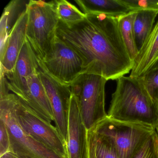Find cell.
<instances>
[{
  "instance_id": "cell-1",
  "label": "cell",
  "mask_w": 158,
  "mask_h": 158,
  "mask_svg": "<svg viewBox=\"0 0 158 158\" xmlns=\"http://www.w3.org/2000/svg\"><path fill=\"white\" fill-rule=\"evenodd\" d=\"M56 36L80 56L83 74L98 75L107 81L117 80L134 66L117 17L86 15L83 21L71 26L59 21Z\"/></svg>"
},
{
  "instance_id": "cell-2",
  "label": "cell",
  "mask_w": 158,
  "mask_h": 158,
  "mask_svg": "<svg viewBox=\"0 0 158 158\" xmlns=\"http://www.w3.org/2000/svg\"><path fill=\"white\" fill-rule=\"evenodd\" d=\"M117 80L108 116L121 122L154 127L158 122V108L146 91L139 77L123 76Z\"/></svg>"
},
{
  "instance_id": "cell-3",
  "label": "cell",
  "mask_w": 158,
  "mask_h": 158,
  "mask_svg": "<svg viewBox=\"0 0 158 158\" xmlns=\"http://www.w3.org/2000/svg\"><path fill=\"white\" fill-rule=\"evenodd\" d=\"M27 39L38 59L43 60L49 53L56 36L59 17L54 1H29Z\"/></svg>"
},
{
  "instance_id": "cell-4",
  "label": "cell",
  "mask_w": 158,
  "mask_h": 158,
  "mask_svg": "<svg viewBox=\"0 0 158 158\" xmlns=\"http://www.w3.org/2000/svg\"><path fill=\"white\" fill-rule=\"evenodd\" d=\"M104 77L82 74L70 85L78 101L83 122L88 130L95 127L108 116L105 109Z\"/></svg>"
},
{
  "instance_id": "cell-5",
  "label": "cell",
  "mask_w": 158,
  "mask_h": 158,
  "mask_svg": "<svg viewBox=\"0 0 158 158\" xmlns=\"http://www.w3.org/2000/svg\"><path fill=\"white\" fill-rule=\"evenodd\" d=\"M15 94L0 96V119L9 131L11 149L18 158H62L23 130L14 112Z\"/></svg>"
},
{
  "instance_id": "cell-6",
  "label": "cell",
  "mask_w": 158,
  "mask_h": 158,
  "mask_svg": "<svg viewBox=\"0 0 158 158\" xmlns=\"http://www.w3.org/2000/svg\"><path fill=\"white\" fill-rule=\"evenodd\" d=\"M94 129L97 133L110 139L119 158H134L147 139L155 130L150 126L121 122L108 116Z\"/></svg>"
},
{
  "instance_id": "cell-7",
  "label": "cell",
  "mask_w": 158,
  "mask_h": 158,
  "mask_svg": "<svg viewBox=\"0 0 158 158\" xmlns=\"http://www.w3.org/2000/svg\"><path fill=\"white\" fill-rule=\"evenodd\" d=\"M14 112L21 128L27 135L54 152L68 158L67 145L56 127L43 120L15 96Z\"/></svg>"
},
{
  "instance_id": "cell-8",
  "label": "cell",
  "mask_w": 158,
  "mask_h": 158,
  "mask_svg": "<svg viewBox=\"0 0 158 158\" xmlns=\"http://www.w3.org/2000/svg\"><path fill=\"white\" fill-rule=\"evenodd\" d=\"M39 60L49 74L67 85H71L84 72L80 56L57 36L49 53Z\"/></svg>"
},
{
  "instance_id": "cell-9",
  "label": "cell",
  "mask_w": 158,
  "mask_h": 158,
  "mask_svg": "<svg viewBox=\"0 0 158 158\" xmlns=\"http://www.w3.org/2000/svg\"><path fill=\"white\" fill-rule=\"evenodd\" d=\"M38 73L49 100L56 127L67 143L68 111L72 94L71 86L62 84L52 76L39 60Z\"/></svg>"
},
{
  "instance_id": "cell-10",
  "label": "cell",
  "mask_w": 158,
  "mask_h": 158,
  "mask_svg": "<svg viewBox=\"0 0 158 158\" xmlns=\"http://www.w3.org/2000/svg\"><path fill=\"white\" fill-rule=\"evenodd\" d=\"M38 66V59L26 39L13 70L5 75L9 89L22 101L26 98L30 80L37 71Z\"/></svg>"
},
{
  "instance_id": "cell-11",
  "label": "cell",
  "mask_w": 158,
  "mask_h": 158,
  "mask_svg": "<svg viewBox=\"0 0 158 158\" xmlns=\"http://www.w3.org/2000/svg\"><path fill=\"white\" fill-rule=\"evenodd\" d=\"M68 121V158H86L88 130L82 119L78 101L73 94L69 104Z\"/></svg>"
},
{
  "instance_id": "cell-12",
  "label": "cell",
  "mask_w": 158,
  "mask_h": 158,
  "mask_svg": "<svg viewBox=\"0 0 158 158\" xmlns=\"http://www.w3.org/2000/svg\"><path fill=\"white\" fill-rule=\"evenodd\" d=\"M28 15L24 13L11 30L4 49L0 53L1 73L3 74L13 70L27 39Z\"/></svg>"
},
{
  "instance_id": "cell-13",
  "label": "cell",
  "mask_w": 158,
  "mask_h": 158,
  "mask_svg": "<svg viewBox=\"0 0 158 158\" xmlns=\"http://www.w3.org/2000/svg\"><path fill=\"white\" fill-rule=\"evenodd\" d=\"M26 98L21 102L46 122H54L52 109L45 88L37 72L32 76Z\"/></svg>"
},
{
  "instance_id": "cell-14",
  "label": "cell",
  "mask_w": 158,
  "mask_h": 158,
  "mask_svg": "<svg viewBox=\"0 0 158 158\" xmlns=\"http://www.w3.org/2000/svg\"><path fill=\"white\" fill-rule=\"evenodd\" d=\"M158 62V20L139 50L129 76L140 77Z\"/></svg>"
},
{
  "instance_id": "cell-15",
  "label": "cell",
  "mask_w": 158,
  "mask_h": 158,
  "mask_svg": "<svg viewBox=\"0 0 158 158\" xmlns=\"http://www.w3.org/2000/svg\"><path fill=\"white\" fill-rule=\"evenodd\" d=\"M85 15L102 14L118 17L130 12L121 0H76Z\"/></svg>"
},
{
  "instance_id": "cell-16",
  "label": "cell",
  "mask_w": 158,
  "mask_h": 158,
  "mask_svg": "<svg viewBox=\"0 0 158 158\" xmlns=\"http://www.w3.org/2000/svg\"><path fill=\"white\" fill-rule=\"evenodd\" d=\"M29 1L13 0L4 8L0 21V53L4 49L11 30L25 12Z\"/></svg>"
},
{
  "instance_id": "cell-17",
  "label": "cell",
  "mask_w": 158,
  "mask_h": 158,
  "mask_svg": "<svg viewBox=\"0 0 158 158\" xmlns=\"http://www.w3.org/2000/svg\"><path fill=\"white\" fill-rule=\"evenodd\" d=\"M158 15L157 13L152 11H137L134 27L136 44L138 50L151 32Z\"/></svg>"
},
{
  "instance_id": "cell-18",
  "label": "cell",
  "mask_w": 158,
  "mask_h": 158,
  "mask_svg": "<svg viewBox=\"0 0 158 158\" xmlns=\"http://www.w3.org/2000/svg\"><path fill=\"white\" fill-rule=\"evenodd\" d=\"M136 12L131 11L118 18L119 28L122 37L133 61L135 59L139 52L136 44L134 27Z\"/></svg>"
},
{
  "instance_id": "cell-19",
  "label": "cell",
  "mask_w": 158,
  "mask_h": 158,
  "mask_svg": "<svg viewBox=\"0 0 158 158\" xmlns=\"http://www.w3.org/2000/svg\"><path fill=\"white\" fill-rule=\"evenodd\" d=\"M55 10L60 22L68 26L83 21L86 15L65 0H55Z\"/></svg>"
},
{
  "instance_id": "cell-20",
  "label": "cell",
  "mask_w": 158,
  "mask_h": 158,
  "mask_svg": "<svg viewBox=\"0 0 158 158\" xmlns=\"http://www.w3.org/2000/svg\"><path fill=\"white\" fill-rule=\"evenodd\" d=\"M95 134V151L96 158H119L117 150L110 139L97 133Z\"/></svg>"
},
{
  "instance_id": "cell-21",
  "label": "cell",
  "mask_w": 158,
  "mask_h": 158,
  "mask_svg": "<svg viewBox=\"0 0 158 158\" xmlns=\"http://www.w3.org/2000/svg\"><path fill=\"white\" fill-rule=\"evenodd\" d=\"M139 78L149 96L158 108V62Z\"/></svg>"
},
{
  "instance_id": "cell-22",
  "label": "cell",
  "mask_w": 158,
  "mask_h": 158,
  "mask_svg": "<svg viewBox=\"0 0 158 158\" xmlns=\"http://www.w3.org/2000/svg\"><path fill=\"white\" fill-rule=\"evenodd\" d=\"M134 158H158V136L156 130L147 139Z\"/></svg>"
},
{
  "instance_id": "cell-23",
  "label": "cell",
  "mask_w": 158,
  "mask_h": 158,
  "mask_svg": "<svg viewBox=\"0 0 158 158\" xmlns=\"http://www.w3.org/2000/svg\"><path fill=\"white\" fill-rule=\"evenodd\" d=\"M121 1L130 12L148 10L158 14V0H121Z\"/></svg>"
},
{
  "instance_id": "cell-24",
  "label": "cell",
  "mask_w": 158,
  "mask_h": 158,
  "mask_svg": "<svg viewBox=\"0 0 158 158\" xmlns=\"http://www.w3.org/2000/svg\"><path fill=\"white\" fill-rule=\"evenodd\" d=\"M11 150L9 131L5 123L0 119V155Z\"/></svg>"
},
{
  "instance_id": "cell-25",
  "label": "cell",
  "mask_w": 158,
  "mask_h": 158,
  "mask_svg": "<svg viewBox=\"0 0 158 158\" xmlns=\"http://www.w3.org/2000/svg\"><path fill=\"white\" fill-rule=\"evenodd\" d=\"M95 134L93 128L87 131V152L86 158H96L95 151Z\"/></svg>"
},
{
  "instance_id": "cell-26",
  "label": "cell",
  "mask_w": 158,
  "mask_h": 158,
  "mask_svg": "<svg viewBox=\"0 0 158 158\" xmlns=\"http://www.w3.org/2000/svg\"><path fill=\"white\" fill-rule=\"evenodd\" d=\"M0 158H18L17 155L13 152L11 149L3 154L0 155Z\"/></svg>"
},
{
  "instance_id": "cell-27",
  "label": "cell",
  "mask_w": 158,
  "mask_h": 158,
  "mask_svg": "<svg viewBox=\"0 0 158 158\" xmlns=\"http://www.w3.org/2000/svg\"><path fill=\"white\" fill-rule=\"evenodd\" d=\"M155 130H156V132H157V135H158V123H157L156 127H155Z\"/></svg>"
}]
</instances>
